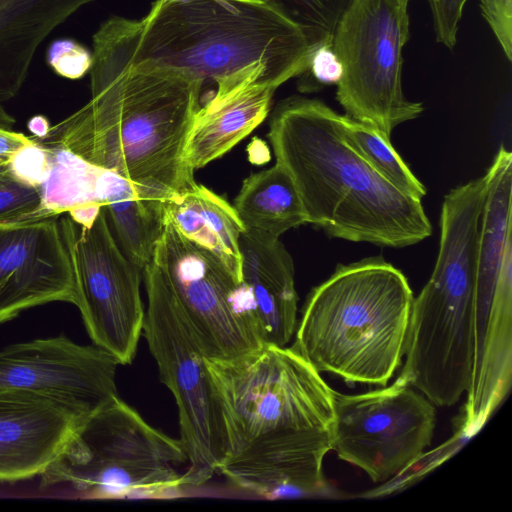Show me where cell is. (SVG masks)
Returning a JSON list of instances; mask_svg holds the SVG:
<instances>
[{
	"label": "cell",
	"mask_w": 512,
	"mask_h": 512,
	"mask_svg": "<svg viewBox=\"0 0 512 512\" xmlns=\"http://www.w3.org/2000/svg\"><path fill=\"white\" fill-rule=\"evenodd\" d=\"M340 130L346 142L382 177L403 193L422 201L426 187L394 149L391 140L372 126L341 115Z\"/></svg>",
	"instance_id": "7402d4cb"
},
{
	"label": "cell",
	"mask_w": 512,
	"mask_h": 512,
	"mask_svg": "<svg viewBox=\"0 0 512 512\" xmlns=\"http://www.w3.org/2000/svg\"><path fill=\"white\" fill-rule=\"evenodd\" d=\"M15 119L0 105V127L11 130Z\"/></svg>",
	"instance_id": "f546056e"
},
{
	"label": "cell",
	"mask_w": 512,
	"mask_h": 512,
	"mask_svg": "<svg viewBox=\"0 0 512 512\" xmlns=\"http://www.w3.org/2000/svg\"><path fill=\"white\" fill-rule=\"evenodd\" d=\"M38 180L14 167L0 175V225L18 224L58 216Z\"/></svg>",
	"instance_id": "603a6c76"
},
{
	"label": "cell",
	"mask_w": 512,
	"mask_h": 512,
	"mask_svg": "<svg viewBox=\"0 0 512 512\" xmlns=\"http://www.w3.org/2000/svg\"><path fill=\"white\" fill-rule=\"evenodd\" d=\"M75 299L58 216L0 225V324L26 309Z\"/></svg>",
	"instance_id": "4fadbf2b"
},
{
	"label": "cell",
	"mask_w": 512,
	"mask_h": 512,
	"mask_svg": "<svg viewBox=\"0 0 512 512\" xmlns=\"http://www.w3.org/2000/svg\"><path fill=\"white\" fill-rule=\"evenodd\" d=\"M480 10L504 55L512 61V0H480Z\"/></svg>",
	"instance_id": "83f0119b"
},
{
	"label": "cell",
	"mask_w": 512,
	"mask_h": 512,
	"mask_svg": "<svg viewBox=\"0 0 512 512\" xmlns=\"http://www.w3.org/2000/svg\"><path fill=\"white\" fill-rule=\"evenodd\" d=\"M133 71L216 90L214 110L251 86L277 89L308 66L310 44L268 0H156L140 20L113 16L93 36Z\"/></svg>",
	"instance_id": "7a4b0ae2"
},
{
	"label": "cell",
	"mask_w": 512,
	"mask_h": 512,
	"mask_svg": "<svg viewBox=\"0 0 512 512\" xmlns=\"http://www.w3.org/2000/svg\"><path fill=\"white\" fill-rule=\"evenodd\" d=\"M163 221L242 280L239 238L245 227L233 205L224 198L195 183L164 203Z\"/></svg>",
	"instance_id": "ac0fdd59"
},
{
	"label": "cell",
	"mask_w": 512,
	"mask_h": 512,
	"mask_svg": "<svg viewBox=\"0 0 512 512\" xmlns=\"http://www.w3.org/2000/svg\"><path fill=\"white\" fill-rule=\"evenodd\" d=\"M93 412L61 396L0 388V481L41 475Z\"/></svg>",
	"instance_id": "9a60e30c"
},
{
	"label": "cell",
	"mask_w": 512,
	"mask_h": 512,
	"mask_svg": "<svg viewBox=\"0 0 512 512\" xmlns=\"http://www.w3.org/2000/svg\"><path fill=\"white\" fill-rule=\"evenodd\" d=\"M119 362L104 349L65 335L34 339L0 350V388L61 396L92 411L117 396Z\"/></svg>",
	"instance_id": "7c38bea8"
},
{
	"label": "cell",
	"mask_w": 512,
	"mask_h": 512,
	"mask_svg": "<svg viewBox=\"0 0 512 512\" xmlns=\"http://www.w3.org/2000/svg\"><path fill=\"white\" fill-rule=\"evenodd\" d=\"M468 0H428L436 41L452 49L457 42L459 23Z\"/></svg>",
	"instance_id": "4316f807"
},
{
	"label": "cell",
	"mask_w": 512,
	"mask_h": 512,
	"mask_svg": "<svg viewBox=\"0 0 512 512\" xmlns=\"http://www.w3.org/2000/svg\"><path fill=\"white\" fill-rule=\"evenodd\" d=\"M96 196L122 252L143 271L163 230L162 212L144 200L128 179L104 169L97 179Z\"/></svg>",
	"instance_id": "ffe728a7"
},
{
	"label": "cell",
	"mask_w": 512,
	"mask_h": 512,
	"mask_svg": "<svg viewBox=\"0 0 512 512\" xmlns=\"http://www.w3.org/2000/svg\"><path fill=\"white\" fill-rule=\"evenodd\" d=\"M205 363L225 437L217 474L265 498L328 495L335 391L320 372L292 346Z\"/></svg>",
	"instance_id": "6da1fadb"
},
{
	"label": "cell",
	"mask_w": 512,
	"mask_h": 512,
	"mask_svg": "<svg viewBox=\"0 0 512 512\" xmlns=\"http://www.w3.org/2000/svg\"><path fill=\"white\" fill-rule=\"evenodd\" d=\"M90 77L91 100L36 142L121 175L163 214L167 200L196 183L184 151L202 85L133 71L96 41Z\"/></svg>",
	"instance_id": "3957f363"
},
{
	"label": "cell",
	"mask_w": 512,
	"mask_h": 512,
	"mask_svg": "<svg viewBox=\"0 0 512 512\" xmlns=\"http://www.w3.org/2000/svg\"><path fill=\"white\" fill-rule=\"evenodd\" d=\"M33 138L0 127V158L14 160L24 151L36 145Z\"/></svg>",
	"instance_id": "f1b7e54d"
},
{
	"label": "cell",
	"mask_w": 512,
	"mask_h": 512,
	"mask_svg": "<svg viewBox=\"0 0 512 512\" xmlns=\"http://www.w3.org/2000/svg\"><path fill=\"white\" fill-rule=\"evenodd\" d=\"M152 261L175 294L207 359L230 360L264 346L246 284L169 222H164Z\"/></svg>",
	"instance_id": "30bf717a"
},
{
	"label": "cell",
	"mask_w": 512,
	"mask_h": 512,
	"mask_svg": "<svg viewBox=\"0 0 512 512\" xmlns=\"http://www.w3.org/2000/svg\"><path fill=\"white\" fill-rule=\"evenodd\" d=\"M239 249L263 343L287 346L298 323L293 259L279 237L253 229L241 233Z\"/></svg>",
	"instance_id": "2e32d148"
},
{
	"label": "cell",
	"mask_w": 512,
	"mask_h": 512,
	"mask_svg": "<svg viewBox=\"0 0 512 512\" xmlns=\"http://www.w3.org/2000/svg\"><path fill=\"white\" fill-rule=\"evenodd\" d=\"M275 91L251 86L214 110L200 109L185 146L187 165L195 171L230 151L265 120Z\"/></svg>",
	"instance_id": "d6986e66"
},
{
	"label": "cell",
	"mask_w": 512,
	"mask_h": 512,
	"mask_svg": "<svg viewBox=\"0 0 512 512\" xmlns=\"http://www.w3.org/2000/svg\"><path fill=\"white\" fill-rule=\"evenodd\" d=\"M413 300L382 256L340 264L309 293L292 347L320 373L386 386L403 362Z\"/></svg>",
	"instance_id": "5b68a950"
},
{
	"label": "cell",
	"mask_w": 512,
	"mask_h": 512,
	"mask_svg": "<svg viewBox=\"0 0 512 512\" xmlns=\"http://www.w3.org/2000/svg\"><path fill=\"white\" fill-rule=\"evenodd\" d=\"M46 62L57 75L77 80L90 72L93 53L74 39L59 38L49 44Z\"/></svg>",
	"instance_id": "484cf974"
},
{
	"label": "cell",
	"mask_w": 512,
	"mask_h": 512,
	"mask_svg": "<svg viewBox=\"0 0 512 512\" xmlns=\"http://www.w3.org/2000/svg\"><path fill=\"white\" fill-rule=\"evenodd\" d=\"M14 167V160L0 158V175Z\"/></svg>",
	"instance_id": "4dcf8cb0"
},
{
	"label": "cell",
	"mask_w": 512,
	"mask_h": 512,
	"mask_svg": "<svg viewBox=\"0 0 512 512\" xmlns=\"http://www.w3.org/2000/svg\"><path fill=\"white\" fill-rule=\"evenodd\" d=\"M93 0H0V105L20 91L41 42Z\"/></svg>",
	"instance_id": "e0dca14e"
},
{
	"label": "cell",
	"mask_w": 512,
	"mask_h": 512,
	"mask_svg": "<svg viewBox=\"0 0 512 512\" xmlns=\"http://www.w3.org/2000/svg\"><path fill=\"white\" fill-rule=\"evenodd\" d=\"M300 76L299 90L302 92L338 85L343 76V65L332 42L321 43L311 49L307 69Z\"/></svg>",
	"instance_id": "d4e9b609"
},
{
	"label": "cell",
	"mask_w": 512,
	"mask_h": 512,
	"mask_svg": "<svg viewBox=\"0 0 512 512\" xmlns=\"http://www.w3.org/2000/svg\"><path fill=\"white\" fill-rule=\"evenodd\" d=\"M405 1L410 2V0H405Z\"/></svg>",
	"instance_id": "d6a6232c"
},
{
	"label": "cell",
	"mask_w": 512,
	"mask_h": 512,
	"mask_svg": "<svg viewBox=\"0 0 512 512\" xmlns=\"http://www.w3.org/2000/svg\"><path fill=\"white\" fill-rule=\"evenodd\" d=\"M435 425L434 405L399 377L365 393L335 391L331 450L384 483L424 455Z\"/></svg>",
	"instance_id": "8fae6325"
},
{
	"label": "cell",
	"mask_w": 512,
	"mask_h": 512,
	"mask_svg": "<svg viewBox=\"0 0 512 512\" xmlns=\"http://www.w3.org/2000/svg\"><path fill=\"white\" fill-rule=\"evenodd\" d=\"M233 207L246 229L275 237L307 223L299 193L277 163L244 179Z\"/></svg>",
	"instance_id": "44dd1931"
},
{
	"label": "cell",
	"mask_w": 512,
	"mask_h": 512,
	"mask_svg": "<svg viewBox=\"0 0 512 512\" xmlns=\"http://www.w3.org/2000/svg\"><path fill=\"white\" fill-rule=\"evenodd\" d=\"M59 221L75 285V305L93 344L130 364L142 335L143 271L122 252L102 205L89 225L69 213Z\"/></svg>",
	"instance_id": "9c48e42d"
},
{
	"label": "cell",
	"mask_w": 512,
	"mask_h": 512,
	"mask_svg": "<svg viewBox=\"0 0 512 512\" xmlns=\"http://www.w3.org/2000/svg\"><path fill=\"white\" fill-rule=\"evenodd\" d=\"M187 469L181 441L117 395L85 420L40 476L42 488L68 485L87 498L158 497L185 486Z\"/></svg>",
	"instance_id": "8992f818"
},
{
	"label": "cell",
	"mask_w": 512,
	"mask_h": 512,
	"mask_svg": "<svg viewBox=\"0 0 512 512\" xmlns=\"http://www.w3.org/2000/svg\"><path fill=\"white\" fill-rule=\"evenodd\" d=\"M162 1H170V2H174V1H183V0H162Z\"/></svg>",
	"instance_id": "1f68e13d"
},
{
	"label": "cell",
	"mask_w": 512,
	"mask_h": 512,
	"mask_svg": "<svg viewBox=\"0 0 512 512\" xmlns=\"http://www.w3.org/2000/svg\"><path fill=\"white\" fill-rule=\"evenodd\" d=\"M148 298L142 335L156 361L161 381L178 410L180 438L188 457L185 486H201L224 458L221 414L213 396L206 356L175 294L158 266L143 269Z\"/></svg>",
	"instance_id": "52a82bcc"
},
{
	"label": "cell",
	"mask_w": 512,
	"mask_h": 512,
	"mask_svg": "<svg viewBox=\"0 0 512 512\" xmlns=\"http://www.w3.org/2000/svg\"><path fill=\"white\" fill-rule=\"evenodd\" d=\"M340 117L321 100L291 96L270 120L276 163L291 177L307 223L333 238L383 247L428 238L422 201L398 190L346 142Z\"/></svg>",
	"instance_id": "277c9868"
},
{
	"label": "cell",
	"mask_w": 512,
	"mask_h": 512,
	"mask_svg": "<svg viewBox=\"0 0 512 512\" xmlns=\"http://www.w3.org/2000/svg\"><path fill=\"white\" fill-rule=\"evenodd\" d=\"M301 28L311 49L332 42L342 13L352 0H268Z\"/></svg>",
	"instance_id": "cb8c5ba5"
},
{
	"label": "cell",
	"mask_w": 512,
	"mask_h": 512,
	"mask_svg": "<svg viewBox=\"0 0 512 512\" xmlns=\"http://www.w3.org/2000/svg\"><path fill=\"white\" fill-rule=\"evenodd\" d=\"M408 4L352 0L332 39L343 65L337 101L347 116L390 140L396 126L424 111L423 104L406 99L402 89L403 48L410 38Z\"/></svg>",
	"instance_id": "ba28073f"
},
{
	"label": "cell",
	"mask_w": 512,
	"mask_h": 512,
	"mask_svg": "<svg viewBox=\"0 0 512 512\" xmlns=\"http://www.w3.org/2000/svg\"><path fill=\"white\" fill-rule=\"evenodd\" d=\"M481 215L473 322V353L504 347L512 336V299L499 287L512 258V154L501 146L487 172Z\"/></svg>",
	"instance_id": "5bb4252c"
}]
</instances>
